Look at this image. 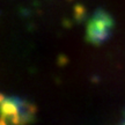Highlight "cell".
<instances>
[{
    "label": "cell",
    "mask_w": 125,
    "mask_h": 125,
    "mask_svg": "<svg viewBox=\"0 0 125 125\" xmlns=\"http://www.w3.org/2000/svg\"><path fill=\"white\" fill-rule=\"evenodd\" d=\"M114 26L115 22L111 16L105 10L97 9L87 24V41L94 45L104 43L111 35Z\"/></svg>",
    "instance_id": "6da1fadb"
},
{
    "label": "cell",
    "mask_w": 125,
    "mask_h": 125,
    "mask_svg": "<svg viewBox=\"0 0 125 125\" xmlns=\"http://www.w3.org/2000/svg\"><path fill=\"white\" fill-rule=\"evenodd\" d=\"M6 98H7V97L5 96L4 94H1V93H0V104H1V103L4 102V101H5V100H6Z\"/></svg>",
    "instance_id": "277c9868"
},
{
    "label": "cell",
    "mask_w": 125,
    "mask_h": 125,
    "mask_svg": "<svg viewBox=\"0 0 125 125\" xmlns=\"http://www.w3.org/2000/svg\"><path fill=\"white\" fill-rule=\"evenodd\" d=\"M85 15H86L85 8H83L82 6H76V7H75V19H76V20L81 21L82 19L85 18Z\"/></svg>",
    "instance_id": "3957f363"
},
{
    "label": "cell",
    "mask_w": 125,
    "mask_h": 125,
    "mask_svg": "<svg viewBox=\"0 0 125 125\" xmlns=\"http://www.w3.org/2000/svg\"><path fill=\"white\" fill-rule=\"evenodd\" d=\"M16 112H19V108H18V104L14 101L13 96L12 97H7L4 102L0 104V116L6 118V117L14 115Z\"/></svg>",
    "instance_id": "7a4b0ae2"
},
{
    "label": "cell",
    "mask_w": 125,
    "mask_h": 125,
    "mask_svg": "<svg viewBox=\"0 0 125 125\" xmlns=\"http://www.w3.org/2000/svg\"><path fill=\"white\" fill-rule=\"evenodd\" d=\"M122 125H125V121H124V123H123V124H122Z\"/></svg>",
    "instance_id": "5b68a950"
}]
</instances>
